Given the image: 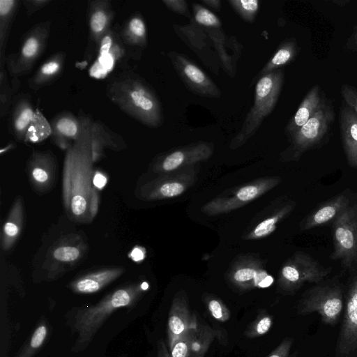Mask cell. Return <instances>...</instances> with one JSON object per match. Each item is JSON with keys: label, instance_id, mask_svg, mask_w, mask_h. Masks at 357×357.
<instances>
[{"label": "cell", "instance_id": "cell-1", "mask_svg": "<svg viewBox=\"0 0 357 357\" xmlns=\"http://www.w3.org/2000/svg\"><path fill=\"white\" fill-rule=\"evenodd\" d=\"M148 287L146 282L126 286L109 294L95 305L72 310L68 324L77 335L72 352L85 350L109 316L119 308L133 306Z\"/></svg>", "mask_w": 357, "mask_h": 357}, {"label": "cell", "instance_id": "cell-2", "mask_svg": "<svg viewBox=\"0 0 357 357\" xmlns=\"http://www.w3.org/2000/svg\"><path fill=\"white\" fill-rule=\"evenodd\" d=\"M284 74L280 69L258 79L255 86V102L246 115L243 126L234 137L231 146L244 144L259 128L264 119L276 105L283 84Z\"/></svg>", "mask_w": 357, "mask_h": 357}, {"label": "cell", "instance_id": "cell-3", "mask_svg": "<svg viewBox=\"0 0 357 357\" xmlns=\"http://www.w3.org/2000/svg\"><path fill=\"white\" fill-rule=\"evenodd\" d=\"M344 307L343 289L338 280L321 282L304 292L296 310L301 315L317 313L323 323L335 324Z\"/></svg>", "mask_w": 357, "mask_h": 357}, {"label": "cell", "instance_id": "cell-4", "mask_svg": "<svg viewBox=\"0 0 357 357\" xmlns=\"http://www.w3.org/2000/svg\"><path fill=\"white\" fill-rule=\"evenodd\" d=\"M333 250L331 258L345 270L357 263V203L351 204L333 220Z\"/></svg>", "mask_w": 357, "mask_h": 357}, {"label": "cell", "instance_id": "cell-5", "mask_svg": "<svg viewBox=\"0 0 357 357\" xmlns=\"http://www.w3.org/2000/svg\"><path fill=\"white\" fill-rule=\"evenodd\" d=\"M334 117L332 102L326 99L313 116L291 137L289 149L292 156L298 158L317 146L329 132Z\"/></svg>", "mask_w": 357, "mask_h": 357}, {"label": "cell", "instance_id": "cell-6", "mask_svg": "<svg viewBox=\"0 0 357 357\" xmlns=\"http://www.w3.org/2000/svg\"><path fill=\"white\" fill-rule=\"evenodd\" d=\"M333 357H357V273L348 287Z\"/></svg>", "mask_w": 357, "mask_h": 357}, {"label": "cell", "instance_id": "cell-7", "mask_svg": "<svg viewBox=\"0 0 357 357\" xmlns=\"http://www.w3.org/2000/svg\"><path fill=\"white\" fill-rule=\"evenodd\" d=\"M331 272L311 256L296 254L293 260L282 269V285L284 289L293 291L304 283H319Z\"/></svg>", "mask_w": 357, "mask_h": 357}, {"label": "cell", "instance_id": "cell-8", "mask_svg": "<svg viewBox=\"0 0 357 357\" xmlns=\"http://www.w3.org/2000/svg\"><path fill=\"white\" fill-rule=\"evenodd\" d=\"M169 57L181 79L194 93L211 98L221 96L220 90L211 78L184 55L172 52Z\"/></svg>", "mask_w": 357, "mask_h": 357}, {"label": "cell", "instance_id": "cell-9", "mask_svg": "<svg viewBox=\"0 0 357 357\" xmlns=\"http://www.w3.org/2000/svg\"><path fill=\"white\" fill-rule=\"evenodd\" d=\"M195 315L190 310L187 300L182 296H176L171 305L167 321V342L169 349L181 336L198 326Z\"/></svg>", "mask_w": 357, "mask_h": 357}, {"label": "cell", "instance_id": "cell-10", "mask_svg": "<svg viewBox=\"0 0 357 357\" xmlns=\"http://www.w3.org/2000/svg\"><path fill=\"white\" fill-rule=\"evenodd\" d=\"M340 127L347 162L357 168V114L344 103L340 111Z\"/></svg>", "mask_w": 357, "mask_h": 357}, {"label": "cell", "instance_id": "cell-11", "mask_svg": "<svg viewBox=\"0 0 357 357\" xmlns=\"http://www.w3.org/2000/svg\"><path fill=\"white\" fill-rule=\"evenodd\" d=\"M326 99L319 84L312 87L285 127L286 133L291 137L296 132L319 110Z\"/></svg>", "mask_w": 357, "mask_h": 357}, {"label": "cell", "instance_id": "cell-12", "mask_svg": "<svg viewBox=\"0 0 357 357\" xmlns=\"http://www.w3.org/2000/svg\"><path fill=\"white\" fill-rule=\"evenodd\" d=\"M351 203L347 193H341L319 205L304 220L302 229H309L324 225L341 213Z\"/></svg>", "mask_w": 357, "mask_h": 357}, {"label": "cell", "instance_id": "cell-13", "mask_svg": "<svg viewBox=\"0 0 357 357\" xmlns=\"http://www.w3.org/2000/svg\"><path fill=\"white\" fill-rule=\"evenodd\" d=\"M121 268H107L82 276L70 284V289L77 294H93L99 291L118 278L123 273Z\"/></svg>", "mask_w": 357, "mask_h": 357}, {"label": "cell", "instance_id": "cell-14", "mask_svg": "<svg viewBox=\"0 0 357 357\" xmlns=\"http://www.w3.org/2000/svg\"><path fill=\"white\" fill-rule=\"evenodd\" d=\"M23 204L17 198L3 227L1 246L3 250H9L21 233L23 225Z\"/></svg>", "mask_w": 357, "mask_h": 357}, {"label": "cell", "instance_id": "cell-15", "mask_svg": "<svg viewBox=\"0 0 357 357\" xmlns=\"http://www.w3.org/2000/svg\"><path fill=\"white\" fill-rule=\"evenodd\" d=\"M211 147L206 143H199L183 149L176 150L167 155L162 166L165 171L176 169L185 161L199 160L208 156L211 153Z\"/></svg>", "mask_w": 357, "mask_h": 357}, {"label": "cell", "instance_id": "cell-16", "mask_svg": "<svg viewBox=\"0 0 357 357\" xmlns=\"http://www.w3.org/2000/svg\"><path fill=\"white\" fill-rule=\"evenodd\" d=\"M298 46L294 40H287L282 43L271 59L259 72L255 79L267 75L291 62L298 54Z\"/></svg>", "mask_w": 357, "mask_h": 357}, {"label": "cell", "instance_id": "cell-17", "mask_svg": "<svg viewBox=\"0 0 357 357\" xmlns=\"http://www.w3.org/2000/svg\"><path fill=\"white\" fill-rule=\"evenodd\" d=\"M215 336L213 331L208 326H197L195 330L191 347V356H204Z\"/></svg>", "mask_w": 357, "mask_h": 357}, {"label": "cell", "instance_id": "cell-18", "mask_svg": "<svg viewBox=\"0 0 357 357\" xmlns=\"http://www.w3.org/2000/svg\"><path fill=\"white\" fill-rule=\"evenodd\" d=\"M273 325V317L265 310H261L255 319L244 332L245 337L255 338L267 333Z\"/></svg>", "mask_w": 357, "mask_h": 357}, {"label": "cell", "instance_id": "cell-19", "mask_svg": "<svg viewBox=\"0 0 357 357\" xmlns=\"http://www.w3.org/2000/svg\"><path fill=\"white\" fill-rule=\"evenodd\" d=\"M228 2L243 20L254 22L259 8L258 0H229Z\"/></svg>", "mask_w": 357, "mask_h": 357}, {"label": "cell", "instance_id": "cell-20", "mask_svg": "<svg viewBox=\"0 0 357 357\" xmlns=\"http://www.w3.org/2000/svg\"><path fill=\"white\" fill-rule=\"evenodd\" d=\"M30 178L35 187L45 189L50 186L54 178V173L44 165H33L30 169Z\"/></svg>", "mask_w": 357, "mask_h": 357}, {"label": "cell", "instance_id": "cell-21", "mask_svg": "<svg viewBox=\"0 0 357 357\" xmlns=\"http://www.w3.org/2000/svg\"><path fill=\"white\" fill-rule=\"evenodd\" d=\"M195 329L190 330L174 342L169 349L170 357H191L192 342Z\"/></svg>", "mask_w": 357, "mask_h": 357}, {"label": "cell", "instance_id": "cell-22", "mask_svg": "<svg viewBox=\"0 0 357 357\" xmlns=\"http://www.w3.org/2000/svg\"><path fill=\"white\" fill-rule=\"evenodd\" d=\"M194 17L196 22L206 27L219 28L221 22L219 18L206 8L198 3L192 4Z\"/></svg>", "mask_w": 357, "mask_h": 357}, {"label": "cell", "instance_id": "cell-23", "mask_svg": "<svg viewBox=\"0 0 357 357\" xmlns=\"http://www.w3.org/2000/svg\"><path fill=\"white\" fill-rule=\"evenodd\" d=\"M206 305L210 314L217 321L225 322L229 319L230 311L220 299L208 298L206 300Z\"/></svg>", "mask_w": 357, "mask_h": 357}, {"label": "cell", "instance_id": "cell-24", "mask_svg": "<svg viewBox=\"0 0 357 357\" xmlns=\"http://www.w3.org/2000/svg\"><path fill=\"white\" fill-rule=\"evenodd\" d=\"M80 256L79 250L75 246L63 245L53 251V257L59 261L70 262L77 260Z\"/></svg>", "mask_w": 357, "mask_h": 357}, {"label": "cell", "instance_id": "cell-25", "mask_svg": "<svg viewBox=\"0 0 357 357\" xmlns=\"http://www.w3.org/2000/svg\"><path fill=\"white\" fill-rule=\"evenodd\" d=\"M341 94L346 105L357 114V89L344 84L341 86Z\"/></svg>", "mask_w": 357, "mask_h": 357}, {"label": "cell", "instance_id": "cell-26", "mask_svg": "<svg viewBox=\"0 0 357 357\" xmlns=\"http://www.w3.org/2000/svg\"><path fill=\"white\" fill-rule=\"evenodd\" d=\"M278 219L279 217L275 216L260 222L254 230L255 236L261 237L270 234L275 229Z\"/></svg>", "mask_w": 357, "mask_h": 357}, {"label": "cell", "instance_id": "cell-27", "mask_svg": "<svg viewBox=\"0 0 357 357\" xmlns=\"http://www.w3.org/2000/svg\"><path fill=\"white\" fill-rule=\"evenodd\" d=\"M294 340L285 337L268 356V357H291L290 352Z\"/></svg>", "mask_w": 357, "mask_h": 357}, {"label": "cell", "instance_id": "cell-28", "mask_svg": "<svg viewBox=\"0 0 357 357\" xmlns=\"http://www.w3.org/2000/svg\"><path fill=\"white\" fill-rule=\"evenodd\" d=\"M57 130L63 135L69 137H74L77 132L76 123L70 119H61L56 124Z\"/></svg>", "mask_w": 357, "mask_h": 357}, {"label": "cell", "instance_id": "cell-29", "mask_svg": "<svg viewBox=\"0 0 357 357\" xmlns=\"http://www.w3.org/2000/svg\"><path fill=\"white\" fill-rule=\"evenodd\" d=\"M183 190V185L178 182L165 183L160 188V194L166 197H172L179 195Z\"/></svg>", "mask_w": 357, "mask_h": 357}, {"label": "cell", "instance_id": "cell-30", "mask_svg": "<svg viewBox=\"0 0 357 357\" xmlns=\"http://www.w3.org/2000/svg\"><path fill=\"white\" fill-rule=\"evenodd\" d=\"M107 23L106 15L101 10L95 12L90 20V26L94 33L102 31Z\"/></svg>", "mask_w": 357, "mask_h": 357}, {"label": "cell", "instance_id": "cell-31", "mask_svg": "<svg viewBox=\"0 0 357 357\" xmlns=\"http://www.w3.org/2000/svg\"><path fill=\"white\" fill-rule=\"evenodd\" d=\"M257 271L250 268H244L236 271L234 275V280L240 284L247 282L254 279L257 275Z\"/></svg>", "mask_w": 357, "mask_h": 357}, {"label": "cell", "instance_id": "cell-32", "mask_svg": "<svg viewBox=\"0 0 357 357\" xmlns=\"http://www.w3.org/2000/svg\"><path fill=\"white\" fill-rule=\"evenodd\" d=\"M129 29L132 35L139 38H144L146 27L143 20L139 17L132 18L129 23Z\"/></svg>", "mask_w": 357, "mask_h": 357}, {"label": "cell", "instance_id": "cell-33", "mask_svg": "<svg viewBox=\"0 0 357 357\" xmlns=\"http://www.w3.org/2000/svg\"><path fill=\"white\" fill-rule=\"evenodd\" d=\"M259 190L257 186L248 185L241 188L236 194L237 198L243 202L250 201L256 197L259 193Z\"/></svg>", "mask_w": 357, "mask_h": 357}, {"label": "cell", "instance_id": "cell-34", "mask_svg": "<svg viewBox=\"0 0 357 357\" xmlns=\"http://www.w3.org/2000/svg\"><path fill=\"white\" fill-rule=\"evenodd\" d=\"M33 116V111L30 108L24 109L15 121V128L22 130L29 124Z\"/></svg>", "mask_w": 357, "mask_h": 357}, {"label": "cell", "instance_id": "cell-35", "mask_svg": "<svg viewBox=\"0 0 357 357\" xmlns=\"http://www.w3.org/2000/svg\"><path fill=\"white\" fill-rule=\"evenodd\" d=\"M163 3L173 12L181 15H187L188 5L184 0H165Z\"/></svg>", "mask_w": 357, "mask_h": 357}, {"label": "cell", "instance_id": "cell-36", "mask_svg": "<svg viewBox=\"0 0 357 357\" xmlns=\"http://www.w3.org/2000/svg\"><path fill=\"white\" fill-rule=\"evenodd\" d=\"M38 43L34 38H30L25 42L22 52L25 57H31L36 54L38 51Z\"/></svg>", "mask_w": 357, "mask_h": 357}, {"label": "cell", "instance_id": "cell-37", "mask_svg": "<svg viewBox=\"0 0 357 357\" xmlns=\"http://www.w3.org/2000/svg\"><path fill=\"white\" fill-rule=\"evenodd\" d=\"M98 196L95 187L93 188L89 206V218H93L98 211Z\"/></svg>", "mask_w": 357, "mask_h": 357}, {"label": "cell", "instance_id": "cell-38", "mask_svg": "<svg viewBox=\"0 0 357 357\" xmlns=\"http://www.w3.org/2000/svg\"><path fill=\"white\" fill-rule=\"evenodd\" d=\"M346 47L351 51H357V24L354 27L353 31L348 38Z\"/></svg>", "mask_w": 357, "mask_h": 357}, {"label": "cell", "instance_id": "cell-39", "mask_svg": "<svg viewBox=\"0 0 357 357\" xmlns=\"http://www.w3.org/2000/svg\"><path fill=\"white\" fill-rule=\"evenodd\" d=\"M38 349V347L29 342L17 357H33Z\"/></svg>", "mask_w": 357, "mask_h": 357}, {"label": "cell", "instance_id": "cell-40", "mask_svg": "<svg viewBox=\"0 0 357 357\" xmlns=\"http://www.w3.org/2000/svg\"><path fill=\"white\" fill-rule=\"evenodd\" d=\"M59 64L55 61H50L45 65L41 68V71L45 75H52L55 73L59 70Z\"/></svg>", "mask_w": 357, "mask_h": 357}, {"label": "cell", "instance_id": "cell-41", "mask_svg": "<svg viewBox=\"0 0 357 357\" xmlns=\"http://www.w3.org/2000/svg\"><path fill=\"white\" fill-rule=\"evenodd\" d=\"M107 183L106 177L101 173L97 172L93 178V185L98 189H102Z\"/></svg>", "mask_w": 357, "mask_h": 357}, {"label": "cell", "instance_id": "cell-42", "mask_svg": "<svg viewBox=\"0 0 357 357\" xmlns=\"http://www.w3.org/2000/svg\"><path fill=\"white\" fill-rule=\"evenodd\" d=\"M157 357H170L169 351L162 339L157 343Z\"/></svg>", "mask_w": 357, "mask_h": 357}, {"label": "cell", "instance_id": "cell-43", "mask_svg": "<svg viewBox=\"0 0 357 357\" xmlns=\"http://www.w3.org/2000/svg\"><path fill=\"white\" fill-rule=\"evenodd\" d=\"M112 45V38L109 36H106L103 38L101 45L100 47V53L102 56L108 54L109 50Z\"/></svg>", "mask_w": 357, "mask_h": 357}, {"label": "cell", "instance_id": "cell-44", "mask_svg": "<svg viewBox=\"0 0 357 357\" xmlns=\"http://www.w3.org/2000/svg\"><path fill=\"white\" fill-rule=\"evenodd\" d=\"M144 256V252L141 248L136 247L130 252V257L135 261L142 260Z\"/></svg>", "mask_w": 357, "mask_h": 357}, {"label": "cell", "instance_id": "cell-45", "mask_svg": "<svg viewBox=\"0 0 357 357\" xmlns=\"http://www.w3.org/2000/svg\"><path fill=\"white\" fill-rule=\"evenodd\" d=\"M13 3H14L13 1H9V0L3 1V0H1L0 1V13H1V15H3L7 14L9 12V10H10V8H12Z\"/></svg>", "mask_w": 357, "mask_h": 357}, {"label": "cell", "instance_id": "cell-46", "mask_svg": "<svg viewBox=\"0 0 357 357\" xmlns=\"http://www.w3.org/2000/svg\"><path fill=\"white\" fill-rule=\"evenodd\" d=\"M202 3L215 10H219L221 7V1L220 0H202Z\"/></svg>", "mask_w": 357, "mask_h": 357}, {"label": "cell", "instance_id": "cell-47", "mask_svg": "<svg viewBox=\"0 0 357 357\" xmlns=\"http://www.w3.org/2000/svg\"><path fill=\"white\" fill-rule=\"evenodd\" d=\"M273 282V279L271 275H267L259 284V287H267Z\"/></svg>", "mask_w": 357, "mask_h": 357}, {"label": "cell", "instance_id": "cell-48", "mask_svg": "<svg viewBox=\"0 0 357 357\" xmlns=\"http://www.w3.org/2000/svg\"><path fill=\"white\" fill-rule=\"evenodd\" d=\"M331 1L337 6L343 7L349 3L350 0H332Z\"/></svg>", "mask_w": 357, "mask_h": 357}, {"label": "cell", "instance_id": "cell-49", "mask_svg": "<svg viewBox=\"0 0 357 357\" xmlns=\"http://www.w3.org/2000/svg\"><path fill=\"white\" fill-rule=\"evenodd\" d=\"M191 357H204V356H199V355H192Z\"/></svg>", "mask_w": 357, "mask_h": 357}]
</instances>
